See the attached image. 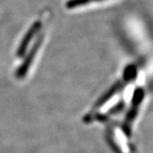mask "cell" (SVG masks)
Instances as JSON below:
<instances>
[{
    "instance_id": "cell-4",
    "label": "cell",
    "mask_w": 153,
    "mask_h": 153,
    "mask_svg": "<svg viewBox=\"0 0 153 153\" xmlns=\"http://www.w3.org/2000/svg\"><path fill=\"white\" fill-rule=\"evenodd\" d=\"M122 86H123V84H122L120 82H117L116 84H114V85L107 91V93L105 94H104V96H102V97L97 101V103L95 104L94 107V110L98 108V107L101 106V105H103L104 104H105L107 100H109L115 94L117 93V92H118V90L122 88Z\"/></svg>"
},
{
    "instance_id": "cell-3",
    "label": "cell",
    "mask_w": 153,
    "mask_h": 153,
    "mask_svg": "<svg viewBox=\"0 0 153 153\" xmlns=\"http://www.w3.org/2000/svg\"><path fill=\"white\" fill-rule=\"evenodd\" d=\"M143 97V92L141 90H138L135 94V97H134V106L132 107L131 110L129 111L127 119L125 120V130L127 132H128L131 128L132 122L134 121V119L135 118L137 115V111H138V106L139 104H140L141 99Z\"/></svg>"
},
{
    "instance_id": "cell-1",
    "label": "cell",
    "mask_w": 153,
    "mask_h": 153,
    "mask_svg": "<svg viewBox=\"0 0 153 153\" xmlns=\"http://www.w3.org/2000/svg\"><path fill=\"white\" fill-rule=\"evenodd\" d=\"M42 40L43 37H40L38 40L36 41V43L33 44V46L31 48V50L29 51L28 55L26 56L24 61L22 62V64L20 66L19 69L16 71V76L19 78H22L23 76H26V74L27 73L28 70L30 68L31 65L33 64V60L36 56V54L38 53V49L40 48V45L42 44Z\"/></svg>"
},
{
    "instance_id": "cell-5",
    "label": "cell",
    "mask_w": 153,
    "mask_h": 153,
    "mask_svg": "<svg viewBox=\"0 0 153 153\" xmlns=\"http://www.w3.org/2000/svg\"><path fill=\"white\" fill-rule=\"evenodd\" d=\"M99 1H103V0H67L66 6L67 9L72 10V9H76L78 7L88 4L93 2H99Z\"/></svg>"
},
{
    "instance_id": "cell-6",
    "label": "cell",
    "mask_w": 153,
    "mask_h": 153,
    "mask_svg": "<svg viewBox=\"0 0 153 153\" xmlns=\"http://www.w3.org/2000/svg\"><path fill=\"white\" fill-rule=\"evenodd\" d=\"M124 75H125L126 79H131L133 77H134L135 75H136V69H135V66H128L125 69Z\"/></svg>"
},
{
    "instance_id": "cell-2",
    "label": "cell",
    "mask_w": 153,
    "mask_h": 153,
    "mask_svg": "<svg viewBox=\"0 0 153 153\" xmlns=\"http://www.w3.org/2000/svg\"><path fill=\"white\" fill-rule=\"evenodd\" d=\"M42 27V22L40 21H36L33 25L28 29V31L26 33L25 36L22 38V42L19 45V48L17 50V55L18 57H22L25 55L26 51L28 48V45L33 40L34 36L38 33V31Z\"/></svg>"
}]
</instances>
